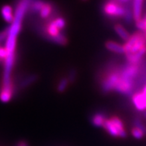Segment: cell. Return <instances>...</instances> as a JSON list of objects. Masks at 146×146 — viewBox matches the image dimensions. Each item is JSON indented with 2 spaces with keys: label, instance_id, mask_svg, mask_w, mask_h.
<instances>
[{
  "label": "cell",
  "instance_id": "9a60e30c",
  "mask_svg": "<svg viewBox=\"0 0 146 146\" xmlns=\"http://www.w3.org/2000/svg\"><path fill=\"white\" fill-rule=\"evenodd\" d=\"M71 83L69 81L68 77L62 78L59 81V82H58V85H57V91L58 92H64L67 89L68 86Z\"/></svg>",
  "mask_w": 146,
  "mask_h": 146
},
{
  "label": "cell",
  "instance_id": "30bf717a",
  "mask_svg": "<svg viewBox=\"0 0 146 146\" xmlns=\"http://www.w3.org/2000/svg\"><path fill=\"white\" fill-rule=\"evenodd\" d=\"M54 10V7L51 4L50 2H45L44 5L42 6V8L39 12L40 17L42 19H48L51 15H52V12Z\"/></svg>",
  "mask_w": 146,
  "mask_h": 146
},
{
  "label": "cell",
  "instance_id": "e0dca14e",
  "mask_svg": "<svg viewBox=\"0 0 146 146\" xmlns=\"http://www.w3.org/2000/svg\"><path fill=\"white\" fill-rule=\"evenodd\" d=\"M8 55V52L5 47L0 46V62H5Z\"/></svg>",
  "mask_w": 146,
  "mask_h": 146
},
{
  "label": "cell",
  "instance_id": "4fadbf2b",
  "mask_svg": "<svg viewBox=\"0 0 146 146\" xmlns=\"http://www.w3.org/2000/svg\"><path fill=\"white\" fill-rule=\"evenodd\" d=\"M37 78H38V76H37V75H35V74L28 75L27 77L23 79V81L19 84V88L25 89L27 87L30 86V85L33 84L35 81H36Z\"/></svg>",
  "mask_w": 146,
  "mask_h": 146
},
{
  "label": "cell",
  "instance_id": "8992f818",
  "mask_svg": "<svg viewBox=\"0 0 146 146\" xmlns=\"http://www.w3.org/2000/svg\"><path fill=\"white\" fill-rule=\"evenodd\" d=\"M14 83L5 87L2 86L0 90V101L3 103H8L10 102L14 95Z\"/></svg>",
  "mask_w": 146,
  "mask_h": 146
},
{
  "label": "cell",
  "instance_id": "7a4b0ae2",
  "mask_svg": "<svg viewBox=\"0 0 146 146\" xmlns=\"http://www.w3.org/2000/svg\"><path fill=\"white\" fill-rule=\"evenodd\" d=\"M120 80V66H112L106 70L100 81L101 90L103 92H115Z\"/></svg>",
  "mask_w": 146,
  "mask_h": 146
},
{
  "label": "cell",
  "instance_id": "603a6c76",
  "mask_svg": "<svg viewBox=\"0 0 146 146\" xmlns=\"http://www.w3.org/2000/svg\"><path fill=\"white\" fill-rule=\"evenodd\" d=\"M141 1H143V0H141Z\"/></svg>",
  "mask_w": 146,
  "mask_h": 146
},
{
  "label": "cell",
  "instance_id": "52a82bcc",
  "mask_svg": "<svg viewBox=\"0 0 146 146\" xmlns=\"http://www.w3.org/2000/svg\"><path fill=\"white\" fill-rule=\"evenodd\" d=\"M107 116L104 113L102 112H97L95 114L92 115L91 118V123L96 127H103L106 120H107Z\"/></svg>",
  "mask_w": 146,
  "mask_h": 146
},
{
  "label": "cell",
  "instance_id": "3957f363",
  "mask_svg": "<svg viewBox=\"0 0 146 146\" xmlns=\"http://www.w3.org/2000/svg\"><path fill=\"white\" fill-rule=\"evenodd\" d=\"M103 128L111 137L119 138L127 137V131L125 130L123 121L117 115H112L110 118H108Z\"/></svg>",
  "mask_w": 146,
  "mask_h": 146
},
{
  "label": "cell",
  "instance_id": "cb8c5ba5",
  "mask_svg": "<svg viewBox=\"0 0 146 146\" xmlns=\"http://www.w3.org/2000/svg\"><path fill=\"white\" fill-rule=\"evenodd\" d=\"M145 37H146V36H145Z\"/></svg>",
  "mask_w": 146,
  "mask_h": 146
},
{
  "label": "cell",
  "instance_id": "7402d4cb",
  "mask_svg": "<svg viewBox=\"0 0 146 146\" xmlns=\"http://www.w3.org/2000/svg\"><path fill=\"white\" fill-rule=\"evenodd\" d=\"M144 115H145V117L146 118V111L144 113Z\"/></svg>",
  "mask_w": 146,
  "mask_h": 146
},
{
  "label": "cell",
  "instance_id": "9c48e42d",
  "mask_svg": "<svg viewBox=\"0 0 146 146\" xmlns=\"http://www.w3.org/2000/svg\"><path fill=\"white\" fill-rule=\"evenodd\" d=\"M1 14L5 21L9 23H13L14 19V14L11 6L8 5L2 6L1 8Z\"/></svg>",
  "mask_w": 146,
  "mask_h": 146
},
{
  "label": "cell",
  "instance_id": "44dd1931",
  "mask_svg": "<svg viewBox=\"0 0 146 146\" xmlns=\"http://www.w3.org/2000/svg\"><path fill=\"white\" fill-rule=\"evenodd\" d=\"M119 1L121 2H122V3H126L127 2H128L129 0H119Z\"/></svg>",
  "mask_w": 146,
  "mask_h": 146
},
{
  "label": "cell",
  "instance_id": "6da1fadb",
  "mask_svg": "<svg viewBox=\"0 0 146 146\" xmlns=\"http://www.w3.org/2000/svg\"><path fill=\"white\" fill-rule=\"evenodd\" d=\"M123 46L127 63L139 65L146 54V37L144 32L139 31L133 33Z\"/></svg>",
  "mask_w": 146,
  "mask_h": 146
},
{
  "label": "cell",
  "instance_id": "ffe728a7",
  "mask_svg": "<svg viewBox=\"0 0 146 146\" xmlns=\"http://www.w3.org/2000/svg\"><path fill=\"white\" fill-rule=\"evenodd\" d=\"M17 146H29V145H28L27 142H25V141H21V142H18V144Z\"/></svg>",
  "mask_w": 146,
  "mask_h": 146
},
{
  "label": "cell",
  "instance_id": "ac0fdd59",
  "mask_svg": "<svg viewBox=\"0 0 146 146\" xmlns=\"http://www.w3.org/2000/svg\"><path fill=\"white\" fill-rule=\"evenodd\" d=\"M8 33H9V27L4 29L3 31L0 32V43L7 39L8 36Z\"/></svg>",
  "mask_w": 146,
  "mask_h": 146
},
{
  "label": "cell",
  "instance_id": "7c38bea8",
  "mask_svg": "<svg viewBox=\"0 0 146 146\" xmlns=\"http://www.w3.org/2000/svg\"><path fill=\"white\" fill-rule=\"evenodd\" d=\"M45 2H46L43 0H32L29 8V11L31 14L38 13L42 8V6L44 5Z\"/></svg>",
  "mask_w": 146,
  "mask_h": 146
},
{
  "label": "cell",
  "instance_id": "8fae6325",
  "mask_svg": "<svg viewBox=\"0 0 146 146\" xmlns=\"http://www.w3.org/2000/svg\"><path fill=\"white\" fill-rule=\"evenodd\" d=\"M114 30H115V33L118 35V36L121 39H122L123 40H125V42L128 40L130 36H131L128 31L121 24H115L114 25Z\"/></svg>",
  "mask_w": 146,
  "mask_h": 146
},
{
  "label": "cell",
  "instance_id": "ba28073f",
  "mask_svg": "<svg viewBox=\"0 0 146 146\" xmlns=\"http://www.w3.org/2000/svg\"><path fill=\"white\" fill-rule=\"evenodd\" d=\"M106 48L109 50L110 52H112L115 54H125V49L124 46L119 44V42H115L113 40H108L105 42Z\"/></svg>",
  "mask_w": 146,
  "mask_h": 146
},
{
  "label": "cell",
  "instance_id": "2e32d148",
  "mask_svg": "<svg viewBox=\"0 0 146 146\" xmlns=\"http://www.w3.org/2000/svg\"><path fill=\"white\" fill-rule=\"evenodd\" d=\"M52 21L54 22V25L60 30L63 31L66 26V21L64 17H57L54 18L52 19Z\"/></svg>",
  "mask_w": 146,
  "mask_h": 146
},
{
  "label": "cell",
  "instance_id": "277c9868",
  "mask_svg": "<svg viewBox=\"0 0 146 146\" xmlns=\"http://www.w3.org/2000/svg\"><path fill=\"white\" fill-rule=\"evenodd\" d=\"M127 7L119 0H108L103 7V11L106 16L113 19L125 17Z\"/></svg>",
  "mask_w": 146,
  "mask_h": 146
},
{
  "label": "cell",
  "instance_id": "5b68a950",
  "mask_svg": "<svg viewBox=\"0 0 146 146\" xmlns=\"http://www.w3.org/2000/svg\"><path fill=\"white\" fill-rule=\"evenodd\" d=\"M132 102L138 111H146V84L140 91L133 94Z\"/></svg>",
  "mask_w": 146,
  "mask_h": 146
},
{
  "label": "cell",
  "instance_id": "5bb4252c",
  "mask_svg": "<svg viewBox=\"0 0 146 146\" xmlns=\"http://www.w3.org/2000/svg\"><path fill=\"white\" fill-rule=\"evenodd\" d=\"M131 133L135 139H142L144 138L145 135L146 134V131L133 125L131 130Z\"/></svg>",
  "mask_w": 146,
  "mask_h": 146
},
{
  "label": "cell",
  "instance_id": "d6986e66",
  "mask_svg": "<svg viewBox=\"0 0 146 146\" xmlns=\"http://www.w3.org/2000/svg\"><path fill=\"white\" fill-rule=\"evenodd\" d=\"M76 75H77V72H76V71H75V69H72V70L69 71V75H68L67 77L71 84H72V83L74 82V81L75 80V78H76Z\"/></svg>",
  "mask_w": 146,
  "mask_h": 146
}]
</instances>
